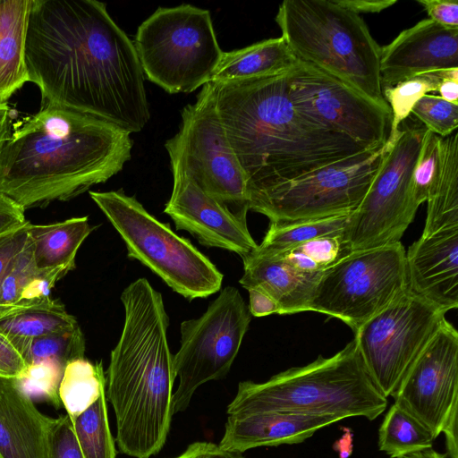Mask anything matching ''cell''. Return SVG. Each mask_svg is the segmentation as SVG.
I'll return each instance as SVG.
<instances>
[{
	"mask_svg": "<svg viewBox=\"0 0 458 458\" xmlns=\"http://www.w3.org/2000/svg\"><path fill=\"white\" fill-rule=\"evenodd\" d=\"M25 64L42 103L106 121L129 133L150 112L133 41L97 0H31Z\"/></svg>",
	"mask_w": 458,
	"mask_h": 458,
	"instance_id": "cell-1",
	"label": "cell"
},
{
	"mask_svg": "<svg viewBox=\"0 0 458 458\" xmlns=\"http://www.w3.org/2000/svg\"><path fill=\"white\" fill-rule=\"evenodd\" d=\"M286 73L210 82L216 107L245 176L249 203L314 170L365 150L293 105Z\"/></svg>",
	"mask_w": 458,
	"mask_h": 458,
	"instance_id": "cell-2",
	"label": "cell"
},
{
	"mask_svg": "<svg viewBox=\"0 0 458 458\" xmlns=\"http://www.w3.org/2000/svg\"><path fill=\"white\" fill-rule=\"evenodd\" d=\"M131 133L102 119L44 104L0 151V191L24 210L73 199L121 172Z\"/></svg>",
	"mask_w": 458,
	"mask_h": 458,
	"instance_id": "cell-3",
	"label": "cell"
},
{
	"mask_svg": "<svg viewBox=\"0 0 458 458\" xmlns=\"http://www.w3.org/2000/svg\"><path fill=\"white\" fill-rule=\"evenodd\" d=\"M121 301L124 323L105 373L106 397L114 411L120 452L149 458L163 448L174 415L169 318L162 294L146 278L124 288Z\"/></svg>",
	"mask_w": 458,
	"mask_h": 458,
	"instance_id": "cell-4",
	"label": "cell"
},
{
	"mask_svg": "<svg viewBox=\"0 0 458 458\" xmlns=\"http://www.w3.org/2000/svg\"><path fill=\"white\" fill-rule=\"evenodd\" d=\"M387 398L369 375L354 339L335 355L282 371L263 383L242 381L228 415L275 411L373 420Z\"/></svg>",
	"mask_w": 458,
	"mask_h": 458,
	"instance_id": "cell-5",
	"label": "cell"
},
{
	"mask_svg": "<svg viewBox=\"0 0 458 458\" xmlns=\"http://www.w3.org/2000/svg\"><path fill=\"white\" fill-rule=\"evenodd\" d=\"M276 21L297 59L390 110L381 86V47L360 16L335 0H284Z\"/></svg>",
	"mask_w": 458,
	"mask_h": 458,
	"instance_id": "cell-6",
	"label": "cell"
},
{
	"mask_svg": "<svg viewBox=\"0 0 458 458\" xmlns=\"http://www.w3.org/2000/svg\"><path fill=\"white\" fill-rule=\"evenodd\" d=\"M89 196L123 240L128 257L141 262L173 291L191 301L221 288L224 275L189 240L157 220L122 190Z\"/></svg>",
	"mask_w": 458,
	"mask_h": 458,
	"instance_id": "cell-7",
	"label": "cell"
},
{
	"mask_svg": "<svg viewBox=\"0 0 458 458\" xmlns=\"http://www.w3.org/2000/svg\"><path fill=\"white\" fill-rule=\"evenodd\" d=\"M133 45L144 75L170 94L209 83L224 54L210 12L189 4L158 7L138 27Z\"/></svg>",
	"mask_w": 458,
	"mask_h": 458,
	"instance_id": "cell-8",
	"label": "cell"
},
{
	"mask_svg": "<svg viewBox=\"0 0 458 458\" xmlns=\"http://www.w3.org/2000/svg\"><path fill=\"white\" fill-rule=\"evenodd\" d=\"M426 131L421 123L405 119L394 141L386 144L377 171L343 233L349 253L400 242L413 221L419 207L412 176Z\"/></svg>",
	"mask_w": 458,
	"mask_h": 458,
	"instance_id": "cell-9",
	"label": "cell"
},
{
	"mask_svg": "<svg viewBox=\"0 0 458 458\" xmlns=\"http://www.w3.org/2000/svg\"><path fill=\"white\" fill-rule=\"evenodd\" d=\"M178 132L165 143L173 175H184L234 214L246 218L247 184L216 111L211 83L182 111Z\"/></svg>",
	"mask_w": 458,
	"mask_h": 458,
	"instance_id": "cell-10",
	"label": "cell"
},
{
	"mask_svg": "<svg viewBox=\"0 0 458 458\" xmlns=\"http://www.w3.org/2000/svg\"><path fill=\"white\" fill-rule=\"evenodd\" d=\"M401 242L348 254L322 273L310 311L335 317L353 332L408 290Z\"/></svg>",
	"mask_w": 458,
	"mask_h": 458,
	"instance_id": "cell-11",
	"label": "cell"
},
{
	"mask_svg": "<svg viewBox=\"0 0 458 458\" xmlns=\"http://www.w3.org/2000/svg\"><path fill=\"white\" fill-rule=\"evenodd\" d=\"M445 314L407 290L353 332L365 368L386 398L394 395Z\"/></svg>",
	"mask_w": 458,
	"mask_h": 458,
	"instance_id": "cell-12",
	"label": "cell"
},
{
	"mask_svg": "<svg viewBox=\"0 0 458 458\" xmlns=\"http://www.w3.org/2000/svg\"><path fill=\"white\" fill-rule=\"evenodd\" d=\"M250 322L249 308L237 288H224L198 318L181 324V345L174 355L179 378L173 413L184 411L197 388L225 377L240 350Z\"/></svg>",
	"mask_w": 458,
	"mask_h": 458,
	"instance_id": "cell-13",
	"label": "cell"
},
{
	"mask_svg": "<svg viewBox=\"0 0 458 458\" xmlns=\"http://www.w3.org/2000/svg\"><path fill=\"white\" fill-rule=\"evenodd\" d=\"M386 145L368 149L283 183L249 203L270 222L350 215L363 199Z\"/></svg>",
	"mask_w": 458,
	"mask_h": 458,
	"instance_id": "cell-14",
	"label": "cell"
},
{
	"mask_svg": "<svg viewBox=\"0 0 458 458\" xmlns=\"http://www.w3.org/2000/svg\"><path fill=\"white\" fill-rule=\"evenodd\" d=\"M286 77L290 99L305 116L367 149L386 144L392 128L390 110L299 59Z\"/></svg>",
	"mask_w": 458,
	"mask_h": 458,
	"instance_id": "cell-15",
	"label": "cell"
},
{
	"mask_svg": "<svg viewBox=\"0 0 458 458\" xmlns=\"http://www.w3.org/2000/svg\"><path fill=\"white\" fill-rule=\"evenodd\" d=\"M393 397L436 438L457 434L458 332L445 318Z\"/></svg>",
	"mask_w": 458,
	"mask_h": 458,
	"instance_id": "cell-16",
	"label": "cell"
},
{
	"mask_svg": "<svg viewBox=\"0 0 458 458\" xmlns=\"http://www.w3.org/2000/svg\"><path fill=\"white\" fill-rule=\"evenodd\" d=\"M164 212L177 230L189 232L207 247L227 250L242 259L258 247L245 217L232 212L184 175H173L172 194Z\"/></svg>",
	"mask_w": 458,
	"mask_h": 458,
	"instance_id": "cell-17",
	"label": "cell"
},
{
	"mask_svg": "<svg viewBox=\"0 0 458 458\" xmlns=\"http://www.w3.org/2000/svg\"><path fill=\"white\" fill-rule=\"evenodd\" d=\"M458 68V29L420 21L381 47L382 89L418 74Z\"/></svg>",
	"mask_w": 458,
	"mask_h": 458,
	"instance_id": "cell-18",
	"label": "cell"
},
{
	"mask_svg": "<svg viewBox=\"0 0 458 458\" xmlns=\"http://www.w3.org/2000/svg\"><path fill=\"white\" fill-rule=\"evenodd\" d=\"M405 266L410 292L446 312L458 307V227L421 235Z\"/></svg>",
	"mask_w": 458,
	"mask_h": 458,
	"instance_id": "cell-19",
	"label": "cell"
},
{
	"mask_svg": "<svg viewBox=\"0 0 458 458\" xmlns=\"http://www.w3.org/2000/svg\"><path fill=\"white\" fill-rule=\"evenodd\" d=\"M339 420L332 416L285 411L229 415L218 447L242 454L259 446L299 444Z\"/></svg>",
	"mask_w": 458,
	"mask_h": 458,
	"instance_id": "cell-20",
	"label": "cell"
},
{
	"mask_svg": "<svg viewBox=\"0 0 458 458\" xmlns=\"http://www.w3.org/2000/svg\"><path fill=\"white\" fill-rule=\"evenodd\" d=\"M56 420L36 407L17 380L0 378V458H50Z\"/></svg>",
	"mask_w": 458,
	"mask_h": 458,
	"instance_id": "cell-21",
	"label": "cell"
},
{
	"mask_svg": "<svg viewBox=\"0 0 458 458\" xmlns=\"http://www.w3.org/2000/svg\"><path fill=\"white\" fill-rule=\"evenodd\" d=\"M244 272L240 284L245 289L257 288L271 296L280 314L310 311V303L322 276L301 272L276 255L252 251L242 259Z\"/></svg>",
	"mask_w": 458,
	"mask_h": 458,
	"instance_id": "cell-22",
	"label": "cell"
},
{
	"mask_svg": "<svg viewBox=\"0 0 458 458\" xmlns=\"http://www.w3.org/2000/svg\"><path fill=\"white\" fill-rule=\"evenodd\" d=\"M31 0H0V104L29 81L25 40Z\"/></svg>",
	"mask_w": 458,
	"mask_h": 458,
	"instance_id": "cell-23",
	"label": "cell"
},
{
	"mask_svg": "<svg viewBox=\"0 0 458 458\" xmlns=\"http://www.w3.org/2000/svg\"><path fill=\"white\" fill-rule=\"evenodd\" d=\"M297 61L282 37L268 38L224 52L210 82L282 74L288 72Z\"/></svg>",
	"mask_w": 458,
	"mask_h": 458,
	"instance_id": "cell-24",
	"label": "cell"
},
{
	"mask_svg": "<svg viewBox=\"0 0 458 458\" xmlns=\"http://www.w3.org/2000/svg\"><path fill=\"white\" fill-rule=\"evenodd\" d=\"M421 235L458 227V133L441 138L440 152L427 200Z\"/></svg>",
	"mask_w": 458,
	"mask_h": 458,
	"instance_id": "cell-25",
	"label": "cell"
},
{
	"mask_svg": "<svg viewBox=\"0 0 458 458\" xmlns=\"http://www.w3.org/2000/svg\"><path fill=\"white\" fill-rule=\"evenodd\" d=\"M95 229L88 216L72 217L47 225H29L34 261L38 269L75 267L79 248Z\"/></svg>",
	"mask_w": 458,
	"mask_h": 458,
	"instance_id": "cell-26",
	"label": "cell"
},
{
	"mask_svg": "<svg viewBox=\"0 0 458 458\" xmlns=\"http://www.w3.org/2000/svg\"><path fill=\"white\" fill-rule=\"evenodd\" d=\"M77 324L64 305L51 297L0 310V332L12 342L33 339Z\"/></svg>",
	"mask_w": 458,
	"mask_h": 458,
	"instance_id": "cell-27",
	"label": "cell"
},
{
	"mask_svg": "<svg viewBox=\"0 0 458 458\" xmlns=\"http://www.w3.org/2000/svg\"><path fill=\"white\" fill-rule=\"evenodd\" d=\"M350 215L270 222L269 228L254 250L263 255H276L308 241L327 236L343 235Z\"/></svg>",
	"mask_w": 458,
	"mask_h": 458,
	"instance_id": "cell-28",
	"label": "cell"
},
{
	"mask_svg": "<svg viewBox=\"0 0 458 458\" xmlns=\"http://www.w3.org/2000/svg\"><path fill=\"white\" fill-rule=\"evenodd\" d=\"M106 392V375L101 361L82 358L69 362L59 385V397L73 421Z\"/></svg>",
	"mask_w": 458,
	"mask_h": 458,
	"instance_id": "cell-29",
	"label": "cell"
},
{
	"mask_svg": "<svg viewBox=\"0 0 458 458\" xmlns=\"http://www.w3.org/2000/svg\"><path fill=\"white\" fill-rule=\"evenodd\" d=\"M435 439L428 428L395 403L378 430V447L391 458L432 448Z\"/></svg>",
	"mask_w": 458,
	"mask_h": 458,
	"instance_id": "cell-30",
	"label": "cell"
},
{
	"mask_svg": "<svg viewBox=\"0 0 458 458\" xmlns=\"http://www.w3.org/2000/svg\"><path fill=\"white\" fill-rule=\"evenodd\" d=\"M12 343L28 368L51 363L64 370L69 362L85 358V338L79 324L33 339Z\"/></svg>",
	"mask_w": 458,
	"mask_h": 458,
	"instance_id": "cell-31",
	"label": "cell"
},
{
	"mask_svg": "<svg viewBox=\"0 0 458 458\" xmlns=\"http://www.w3.org/2000/svg\"><path fill=\"white\" fill-rule=\"evenodd\" d=\"M72 422L84 458H115L116 450L107 414L106 392Z\"/></svg>",
	"mask_w": 458,
	"mask_h": 458,
	"instance_id": "cell-32",
	"label": "cell"
},
{
	"mask_svg": "<svg viewBox=\"0 0 458 458\" xmlns=\"http://www.w3.org/2000/svg\"><path fill=\"white\" fill-rule=\"evenodd\" d=\"M447 71H435L418 74L390 88L382 89L384 98L392 113V128L386 143L393 142L396 138L399 125L408 118L414 104L424 95L437 91V88Z\"/></svg>",
	"mask_w": 458,
	"mask_h": 458,
	"instance_id": "cell-33",
	"label": "cell"
},
{
	"mask_svg": "<svg viewBox=\"0 0 458 458\" xmlns=\"http://www.w3.org/2000/svg\"><path fill=\"white\" fill-rule=\"evenodd\" d=\"M411 114L418 118L427 130L444 138L458 128V105L439 96L426 94L412 106Z\"/></svg>",
	"mask_w": 458,
	"mask_h": 458,
	"instance_id": "cell-34",
	"label": "cell"
},
{
	"mask_svg": "<svg viewBox=\"0 0 458 458\" xmlns=\"http://www.w3.org/2000/svg\"><path fill=\"white\" fill-rule=\"evenodd\" d=\"M37 267L30 236L11 262L0 285V310L14 305L25 285L37 275Z\"/></svg>",
	"mask_w": 458,
	"mask_h": 458,
	"instance_id": "cell-35",
	"label": "cell"
},
{
	"mask_svg": "<svg viewBox=\"0 0 458 458\" xmlns=\"http://www.w3.org/2000/svg\"><path fill=\"white\" fill-rule=\"evenodd\" d=\"M441 138L428 130L423 136L412 176L413 198L418 207L427 200L438 165Z\"/></svg>",
	"mask_w": 458,
	"mask_h": 458,
	"instance_id": "cell-36",
	"label": "cell"
},
{
	"mask_svg": "<svg viewBox=\"0 0 458 458\" xmlns=\"http://www.w3.org/2000/svg\"><path fill=\"white\" fill-rule=\"evenodd\" d=\"M63 374L56 365L42 363L29 367L26 376L17 381L30 397L40 396L58 410L62 406L58 390Z\"/></svg>",
	"mask_w": 458,
	"mask_h": 458,
	"instance_id": "cell-37",
	"label": "cell"
},
{
	"mask_svg": "<svg viewBox=\"0 0 458 458\" xmlns=\"http://www.w3.org/2000/svg\"><path fill=\"white\" fill-rule=\"evenodd\" d=\"M316 272H324L347 256L343 235H327L308 241L294 247Z\"/></svg>",
	"mask_w": 458,
	"mask_h": 458,
	"instance_id": "cell-38",
	"label": "cell"
},
{
	"mask_svg": "<svg viewBox=\"0 0 458 458\" xmlns=\"http://www.w3.org/2000/svg\"><path fill=\"white\" fill-rule=\"evenodd\" d=\"M71 270L72 268L69 267L38 269L37 275L22 289L18 301L13 306L33 304L50 298L51 290L55 283Z\"/></svg>",
	"mask_w": 458,
	"mask_h": 458,
	"instance_id": "cell-39",
	"label": "cell"
},
{
	"mask_svg": "<svg viewBox=\"0 0 458 458\" xmlns=\"http://www.w3.org/2000/svg\"><path fill=\"white\" fill-rule=\"evenodd\" d=\"M50 458H84L73 425L65 414L57 418L50 437Z\"/></svg>",
	"mask_w": 458,
	"mask_h": 458,
	"instance_id": "cell-40",
	"label": "cell"
},
{
	"mask_svg": "<svg viewBox=\"0 0 458 458\" xmlns=\"http://www.w3.org/2000/svg\"><path fill=\"white\" fill-rule=\"evenodd\" d=\"M28 366L12 341L0 332V378L22 379Z\"/></svg>",
	"mask_w": 458,
	"mask_h": 458,
	"instance_id": "cell-41",
	"label": "cell"
},
{
	"mask_svg": "<svg viewBox=\"0 0 458 458\" xmlns=\"http://www.w3.org/2000/svg\"><path fill=\"white\" fill-rule=\"evenodd\" d=\"M30 223L28 221L21 228L0 236V285L11 262L28 240Z\"/></svg>",
	"mask_w": 458,
	"mask_h": 458,
	"instance_id": "cell-42",
	"label": "cell"
},
{
	"mask_svg": "<svg viewBox=\"0 0 458 458\" xmlns=\"http://www.w3.org/2000/svg\"><path fill=\"white\" fill-rule=\"evenodd\" d=\"M428 14V19L447 28L458 29V2L449 0H417Z\"/></svg>",
	"mask_w": 458,
	"mask_h": 458,
	"instance_id": "cell-43",
	"label": "cell"
},
{
	"mask_svg": "<svg viewBox=\"0 0 458 458\" xmlns=\"http://www.w3.org/2000/svg\"><path fill=\"white\" fill-rule=\"evenodd\" d=\"M24 209L13 199L0 191V236L23 226Z\"/></svg>",
	"mask_w": 458,
	"mask_h": 458,
	"instance_id": "cell-44",
	"label": "cell"
},
{
	"mask_svg": "<svg viewBox=\"0 0 458 458\" xmlns=\"http://www.w3.org/2000/svg\"><path fill=\"white\" fill-rule=\"evenodd\" d=\"M250 304L248 306L250 315L254 317H264L270 314H280V308L277 302L265 292L257 289H248Z\"/></svg>",
	"mask_w": 458,
	"mask_h": 458,
	"instance_id": "cell-45",
	"label": "cell"
},
{
	"mask_svg": "<svg viewBox=\"0 0 458 458\" xmlns=\"http://www.w3.org/2000/svg\"><path fill=\"white\" fill-rule=\"evenodd\" d=\"M336 4L357 14L380 13L397 3L396 0H335Z\"/></svg>",
	"mask_w": 458,
	"mask_h": 458,
	"instance_id": "cell-46",
	"label": "cell"
},
{
	"mask_svg": "<svg viewBox=\"0 0 458 458\" xmlns=\"http://www.w3.org/2000/svg\"><path fill=\"white\" fill-rule=\"evenodd\" d=\"M437 92L445 100L458 105V68L447 71Z\"/></svg>",
	"mask_w": 458,
	"mask_h": 458,
	"instance_id": "cell-47",
	"label": "cell"
},
{
	"mask_svg": "<svg viewBox=\"0 0 458 458\" xmlns=\"http://www.w3.org/2000/svg\"><path fill=\"white\" fill-rule=\"evenodd\" d=\"M12 111L6 103L0 104V151L4 147L6 140L9 139L12 129H11V122H12Z\"/></svg>",
	"mask_w": 458,
	"mask_h": 458,
	"instance_id": "cell-48",
	"label": "cell"
},
{
	"mask_svg": "<svg viewBox=\"0 0 458 458\" xmlns=\"http://www.w3.org/2000/svg\"><path fill=\"white\" fill-rule=\"evenodd\" d=\"M210 443L194 442L187 449L175 458H200L208 449Z\"/></svg>",
	"mask_w": 458,
	"mask_h": 458,
	"instance_id": "cell-49",
	"label": "cell"
},
{
	"mask_svg": "<svg viewBox=\"0 0 458 458\" xmlns=\"http://www.w3.org/2000/svg\"><path fill=\"white\" fill-rule=\"evenodd\" d=\"M200 458H244L242 454L224 451L218 445L210 443L207 452Z\"/></svg>",
	"mask_w": 458,
	"mask_h": 458,
	"instance_id": "cell-50",
	"label": "cell"
},
{
	"mask_svg": "<svg viewBox=\"0 0 458 458\" xmlns=\"http://www.w3.org/2000/svg\"><path fill=\"white\" fill-rule=\"evenodd\" d=\"M398 458H447L445 454L435 451L433 448L406 454Z\"/></svg>",
	"mask_w": 458,
	"mask_h": 458,
	"instance_id": "cell-51",
	"label": "cell"
}]
</instances>
